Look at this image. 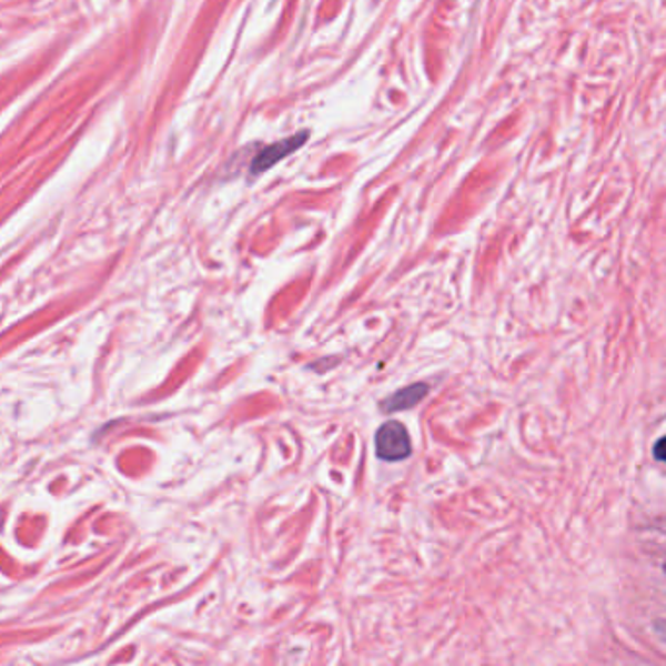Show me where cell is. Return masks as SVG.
<instances>
[{"label":"cell","instance_id":"4","mask_svg":"<svg viewBox=\"0 0 666 666\" xmlns=\"http://www.w3.org/2000/svg\"><path fill=\"white\" fill-rule=\"evenodd\" d=\"M653 454H655V457H657L658 462L666 464V436H663V438L658 440L657 444H655V447H653Z\"/></svg>","mask_w":666,"mask_h":666},{"label":"cell","instance_id":"1","mask_svg":"<svg viewBox=\"0 0 666 666\" xmlns=\"http://www.w3.org/2000/svg\"><path fill=\"white\" fill-rule=\"evenodd\" d=\"M375 452L377 457H382L385 462L406 460L413 452V447L405 426L398 421L382 424L380 431L375 432Z\"/></svg>","mask_w":666,"mask_h":666},{"label":"cell","instance_id":"5","mask_svg":"<svg viewBox=\"0 0 666 666\" xmlns=\"http://www.w3.org/2000/svg\"><path fill=\"white\" fill-rule=\"evenodd\" d=\"M663 569H665V575H666V565H665V567H663Z\"/></svg>","mask_w":666,"mask_h":666},{"label":"cell","instance_id":"2","mask_svg":"<svg viewBox=\"0 0 666 666\" xmlns=\"http://www.w3.org/2000/svg\"><path fill=\"white\" fill-rule=\"evenodd\" d=\"M307 139V133H300V135H293V138L284 139V141H278L274 145L262 149L261 153L254 159L252 164V171L261 172L266 169H272L274 164L280 163L284 157L293 153L295 149H300L303 145V141Z\"/></svg>","mask_w":666,"mask_h":666},{"label":"cell","instance_id":"3","mask_svg":"<svg viewBox=\"0 0 666 666\" xmlns=\"http://www.w3.org/2000/svg\"><path fill=\"white\" fill-rule=\"evenodd\" d=\"M428 395V385L426 383H415V385H408L405 390L393 393L391 397L383 401V411L387 413H397V411H405L411 406L418 405L424 397Z\"/></svg>","mask_w":666,"mask_h":666}]
</instances>
